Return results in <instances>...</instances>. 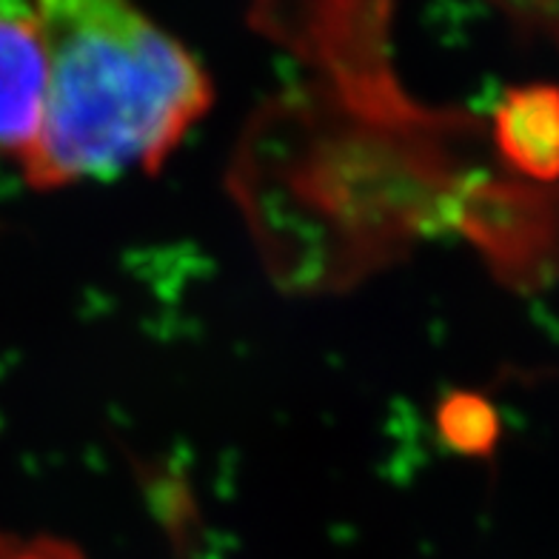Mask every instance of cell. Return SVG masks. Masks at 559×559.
Masks as SVG:
<instances>
[{
	"label": "cell",
	"instance_id": "5",
	"mask_svg": "<svg viewBox=\"0 0 559 559\" xmlns=\"http://www.w3.org/2000/svg\"><path fill=\"white\" fill-rule=\"evenodd\" d=\"M506 17L559 49V0H491Z\"/></svg>",
	"mask_w": 559,
	"mask_h": 559
},
{
	"label": "cell",
	"instance_id": "4",
	"mask_svg": "<svg viewBox=\"0 0 559 559\" xmlns=\"http://www.w3.org/2000/svg\"><path fill=\"white\" fill-rule=\"evenodd\" d=\"M442 431L454 442V449L488 454L500 437V419L486 400L472 394H454L442 405Z\"/></svg>",
	"mask_w": 559,
	"mask_h": 559
},
{
	"label": "cell",
	"instance_id": "1",
	"mask_svg": "<svg viewBox=\"0 0 559 559\" xmlns=\"http://www.w3.org/2000/svg\"><path fill=\"white\" fill-rule=\"evenodd\" d=\"M46 46L40 129L23 157L32 186L155 171L206 115L198 60L134 0H32Z\"/></svg>",
	"mask_w": 559,
	"mask_h": 559
},
{
	"label": "cell",
	"instance_id": "6",
	"mask_svg": "<svg viewBox=\"0 0 559 559\" xmlns=\"http://www.w3.org/2000/svg\"><path fill=\"white\" fill-rule=\"evenodd\" d=\"M0 559H86L74 545L58 543V539H0Z\"/></svg>",
	"mask_w": 559,
	"mask_h": 559
},
{
	"label": "cell",
	"instance_id": "2",
	"mask_svg": "<svg viewBox=\"0 0 559 559\" xmlns=\"http://www.w3.org/2000/svg\"><path fill=\"white\" fill-rule=\"evenodd\" d=\"M46 46L32 0H0V152L26 157L40 129Z\"/></svg>",
	"mask_w": 559,
	"mask_h": 559
},
{
	"label": "cell",
	"instance_id": "3",
	"mask_svg": "<svg viewBox=\"0 0 559 559\" xmlns=\"http://www.w3.org/2000/svg\"><path fill=\"white\" fill-rule=\"evenodd\" d=\"M493 140L511 166L534 180H559V86L506 92L493 115Z\"/></svg>",
	"mask_w": 559,
	"mask_h": 559
}]
</instances>
